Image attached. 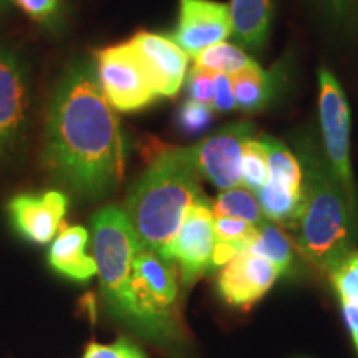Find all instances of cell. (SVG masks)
<instances>
[{"instance_id":"9c48e42d","label":"cell","mask_w":358,"mask_h":358,"mask_svg":"<svg viewBox=\"0 0 358 358\" xmlns=\"http://www.w3.org/2000/svg\"><path fill=\"white\" fill-rule=\"evenodd\" d=\"M252 122H236L194 146L199 174L221 191L243 185L241 163L245 143L254 138Z\"/></svg>"},{"instance_id":"8992f818","label":"cell","mask_w":358,"mask_h":358,"mask_svg":"<svg viewBox=\"0 0 358 358\" xmlns=\"http://www.w3.org/2000/svg\"><path fill=\"white\" fill-rule=\"evenodd\" d=\"M319 115L325 156L345 192L352 216L357 217V192L350 163V105L337 77L325 66L319 70Z\"/></svg>"},{"instance_id":"3957f363","label":"cell","mask_w":358,"mask_h":358,"mask_svg":"<svg viewBox=\"0 0 358 358\" xmlns=\"http://www.w3.org/2000/svg\"><path fill=\"white\" fill-rule=\"evenodd\" d=\"M306 171L302 206L295 222V243L302 256L329 275L352 249V211L329 163L315 153H302Z\"/></svg>"},{"instance_id":"4316f807","label":"cell","mask_w":358,"mask_h":358,"mask_svg":"<svg viewBox=\"0 0 358 358\" xmlns=\"http://www.w3.org/2000/svg\"><path fill=\"white\" fill-rule=\"evenodd\" d=\"M185 82L191 100L213 106L214 88H216V73L199 69V66L194 65V69L186 75Z\"/></svg>"},{"instance_id":"d6a6232c","label":"cell","mask_w":358,"mask_h":358,"mask_svg":"<svg viewBox=\"0 0 358 358\" xmlns=\"http://www.w3.org/2000/svg\"><path fill=\"white\" fill-rule=\"evenodd\" d=\"M327 2H329V6L334 8L335 13H343L350 0H327Z\"/></svg>"},{"instance_id":"5bb4252c","label":"cell","mask_w":358,"mask_h":358,"mask_svg":"<svg viewBox=\"0 0 358 358\" xmlns=\"http://www.w3.org/2000/svg\"><path fill=\"white\" fill-rule=\"evenodd\" d=\"M279 275L267 259L244 249L222 267L217 292L232 307L250 308L271 290Z\"/></svg>"},{"instance_id":"cb8c5ba5","label":"cell","mask_w":358,"mask_h":358,"mask_svg":"<svg viewBox=\"0 0 358 358\" xmlns=\"http://www.w3.org/2000/svg\"><path fill=\"white\" fill-rule=\"evenodd\" d=\"M329 277L340 302L358 303V250H350L330 271Z\"/></svg>"},{"instance_id":"83f0119b","label":"cell","mask_w":358,"mask_h":358,"mask_svg":"<svg viewBox=\"0 0 358 358\" xmlns=\"http://www.w3.org/2000/svg\"><path fill=\"white\" fill-rule=\"evenodd\" d=\"M82 358H146L143 352L127 338H120L113 343L92 342Z\"/></svg>"},{"instance_id":"d6986e66","label":"cell","mask_w":358,"mask_h":358,"mask_svg":"<svg viewBox=\"0 0 358 358\" xmlns=\"http://www.w3.org/2000/svg\"><path fill=\"white\" fill-rule=\"evenodd\" d=\"M252 254H257L279 271L280 275H289L294 267V249L285 232L274 222L266 221L259 227V236L249 245Z\"/></svg>"},{"instance_id":"8fae6325","label":"cell","mask_w":358,"mask_h":358,"mask_svg":"<svg viewBox=\"0 0 358 358\" xmlns=\"http://www.w3.org/2000/svg\"><path fill=\"white\" fill-rule=\"evenodd\" d=\"M29 83L17 55L0 50V159L8 158L25 136Z\"/></svg>"},{"instance_id":"2e32d148","label":"cell","mask_w":358,"mask_h":358,"mask_svg":"<svg viewBox=\"0 0 358 358\" xmlns=\"http://www.w3.org/2000/svg\"><path fill=\"white\" fill-rule=\"evenodd\" d=\"M274 0H231L229 19L234 38L245 48L259 52L271 32Z\"/></svg>"},{"instance_id":"f1b7e54d","label":"cell","mask_w":358,"mask_h":358,"mask_svg":"<svg viewBox=\"0 0 358 358\" xmlns=\"http://www.w3.org/2000/svg\"><path fill=\"white\" fill-rule=\"evenodd\" d=\"M30 19L43 25L55 24L62 12V0H10Z\"/></svg>"},{"instance_id":"484cf974","label":"cell","mask_w":358,"mask_h":358,"mask_svg":"<svg viewBox=\"0 0 358 358\" xmlns=\"http://www.w3.org/2000/svg\"><path fill=\"white\" fill-rule=\"evenodd\" d=\"M213 106L198 103L194 100H187L182 103L181 110L178 113L179 128L187 134H198L204 131L213 122Z\"/></svg>"},{"instance_id":"4fadbf2b","label":"cell","mask_w":358,"mask_h":358,"mask_svg":"<svg viewBox=\"0 0 358 358\" xmlns=\"http://www.w3.org/2000/svg\"><path fill=\"white\" fill-rule=\"evenodd\" d=\"M129 45L140 57L158 96H176L186 80L189 55L173 38L153 32H138Z\"/></svg>"},{"instance_id":"ffe728a7","label":"cell","mask_w":358,"mask_h":358,"mask_svg":"<svg viewBox=\"0 0 358 358\" xmlns=\"http://www.w3.org/2000/svg\"><path fill=\"white\" fill-rule=\"evenodd\" d=\"M194 64L199 69L227 75V77H234V75L259 66L257 62L252 60L243 48L227 42H219L208 47L194 57Z\"/></svg>"},{"instance_id":"7a4b0ae2","label":"cell","mask_w":358,"mask_h":358,"mask_svg":"<svg viewBox=\"0 0 358 358\" xmlns=\"http://www.w3.org/2000/svg\"><path fill=\"white\" fill-rule=\"evenodd\" d=\"M194 146L166 148L129 191L124 213L140 249L163 254L203 196Z\"/></svg>"},{"instance_id":"30bf717a","label":"cell","mask_w":358,"mask_h":358,"mask_svg":"<svg viewBox=\"0 0 358 358\" xmlns=\"http://www.w3.org/2000/svg\"><path fill=\"white\" fill-rule=\"evenodd\" d=\"M69 198L60 191L42 194H17L7 203L12 227L22 239L32 244H48L65 227Z\"/></svg>"},{"instance_id":"d4e9b609","label":"cell","mask_w":358,"mask_h":358,"mask_svg":"<svg viewBox=\"0 0 358 358\" xmlns=\"http://www.w3.org/2000/svg\"><path fill=\"white\" fill-rule=\"evenodd\" d=\"M214 234H216V241L249 249V245L257 239L259 227L243 221V219L214 216Z\"/></svg>"},{"instance_id":"7402d4cb","label":"cell","mask_w":358,"mask_h":358,"mask_svg":"<svg viewBox=\"0 0 358 358\" xmlns=\"http://www.w3.org/2000/svg\"><path fill=\"white\" fill-rule=\"evenodd\" d=\"M256 196L267 221L294 229L299 214H301L302 196H295L292 192L279 189L268 182L256 192Z\"/></svg>"},{"instance_id":"e0dca14e","label":"cell","mask_w":358,"mask_h":358,"mask_svg":"<svg viewBox=\"0 0 358 358\" xmlns=\"http://www.w3.org/2000/svg\"><path fill=\"white\" fill-rule=\"evenodd\" d=\"M231 80L237 108L245 113H254L264 110L274 100L279 92L282 73L279 64L272 70H264L259 65L256 69L234 75Z\"/></svg>"},{"instance_id":"52a82bcc","label":"cell","mask_w":358,"mask_h":358,"mask_svg":"<svg viewBox=\"0 0 358 358\" xmlns=\"http://www.w3.org/2000/svg\"><path fill=\"white\" fill-rule=\"evenodd\" d=\"M95 69L103 95L115 110L131 113L146 108L159 98L129 42L111 45L98 52Z\"/></svg>"},{"instance_id":"603a6c76","label":"cell","mask_w":358,"mask_h":358,"mask_svg":"<svg viewBox=\"0 0 358 358\" xmlns=\"http://www.w3.org/2000/svg\"><path fill=\"white\" fill-rule=\"evenodd\" d=\"M243 185L248 189L257 192L268 179V156L267 148L261 138H250L245 143L241 163Z\"/></svg>"},{"instance_id":"5b68a950","label":"cell","mask_w":358,"mask_h":358,"mask_svg":"<svg viewBox=\"0 0 358 358\" xmlns=\"http://www.w3.org/2000/svg\"><path fill=\"white\" fill-rule=\"evenodd\" d=\"M129 324L155 338L171 337L178 320L174 264L153 250H138L129 277Z\"/></svg>"},{"instance_id":"836d02e7","label":"cell","mask_w":358,"mask_h":358,"mask_svg":"<svg viewBox=\"0 0 358 358\" xmlns=\"http://www.w3.org/2000/svg\"><path fill=\"white\" fill-rule=\"evenodd\" d=\"M8 2H10V0H0V12H2L3 8L7 7V3H8Z\"/></svg>"},{"instance_id":"277c9868","label":"cell","mask_w":358,"mask_h":358,"mask_svg":"<svg viewBox=\"0 0 358 358\" xmlns=\"http://www.w3.org/2000/svg\"><path fill=\"white\" fill-rule=\"evenodd\" d=\"M92 245L103 299L118 319L129 322V277L140 250L131 222L118 206H105L92 219Z\"/></svg>"},{"instance_id":"1f68e13d","label":"cell","mask_w":358,"mask_h":358,"mask_svg":"<svg viewBox=\"0 0 358 358\" xmlns=\"http://www.w3.org/2000/svg\"><path fill=\"white\" fill-rule=\"evenodd\" d=\"M342 312L343 317H345L348 330H350L353 343H355V348L358 352V303L342 302Z\"/></svg>"},{"instance_id":"44dd1931","label":"cell","mask_w":358,"mask_h":358,"mask_svg":"<svg viewBox=\"0 0 358 358\" xmlns=\"http://www.w3.org/2000/svg\"><path fill=\"white\" fill-rule=\"evenodd\" d=\"M214 216L243 219V221L261 227L267 221L259 206L257 196L244 186H236L219 192L213 206Z\"/></svg>"},{"instance_id":"7c38bea8","label":"cell","mask_w":358,"mask_h":358,"mask_svg":"<svg viewBox=\"0 0 358 358\" xmlns=\"http://www.w3.org/2000/svg\"><path fill=\"white\" fill-rule=\"evenodd\" d=\"M232 35L229 6L214 0H179V17L171 38L194 58Z\"/></svg>"},{"instance_id":"4dcf8cb0","label":"cell","mask_w":358,"mask_h":358,"mask_svg":"<svg viewBox=\"0 0 358 358\" xmlns=\"http://www.w3.org/2000/svg\"><path fill=\"white\" fill-rule=\"evenodd\" d=\"M244 248L237 244L231 243H222V241H216L214 244V252L211 259V271H216L219 267H224L226 264H229L237 254L243 252Z\"/></svg>"},{"instance_id":"ba28073f","label":"cell","mask_w":358,"mask_h":358,"mask_svg":"<svg viewBox=\"0 0 358 358\" xmlns=\"http://www.w3.org/2000/svg\"><path fill=\"white\" fill-rule=\"evenodd\" d=\"M214 244V211L203 194L191 206L176 237L163 250L161 257L173 264L176 262L181 271L182 284L191 285L211 271Z\"/></svg>"},{"instance_id":"ac0fdd59","label":"cell","mask_w":358,"mask_h":358,"mask_svg":"<svg viewBox=\"0 0 358 358\" xmlns=\"http://www.w3.org/2000/svg\"><path fill=\"white\" fill-rule=\"evenodd\" d=\"M261 140L267 148L268 156V185L279 187L295 196H302L303 174L302 164L284 143L262 134Z\"/></svg>"},{"instance_id":"9a60e30c","label":"cell","mask_w":358,"mask_h":358,"mask_svg":"<svg viewBox=\"0 0 358 358\" xmlns=\"http://www.w3.org/2000/svg\"><path fill=\"white\" fill-rule=\"evenodd\" d=\"M90 234L83 226L64 227L48 249V264L58 275L75 282H88L98 275L95 257L88 256Z\"/></svg>"},{"instance_id":"f546056e","label":"cell","mask_w":358,"mask_h":358,"mask_svg":"<svg viewBox=\"0 0 358 358\" xmlns=\"http://www.w3.org/2000/svg\"><path fill=\"white\" fill-rule=\"evenodd\" d=\"M213 108L219 113H227L237 108L234 90H232V80L227 75L216 73V88H214Z\"/></svg>"},{"instance_id":"6da1fadb","label":"cell","mask_w":358,"mask_h":358,"mask_svg":"<svg viewBox=\"0 0 358 358\" xmlns=\"http://www.w3.org/2000/svg\"><path fill=\"white\" fill-rule=\"evenodd\" d=\"M43 164L57 182L87 201L105 198L123 179L122 127L87 62L71 65L53 93Z\"/></svg>"}]
</instances>
